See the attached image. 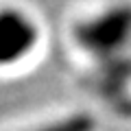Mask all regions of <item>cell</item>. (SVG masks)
Segmentation results:
<instances>
[{"label": "cell", "instance_id": "obj_1", "mask_svg": "<svg viewBox=\"0 0 131 131\" xmlns=\"http://www.w3.org/2000/svg\"><path fill=\"white\" fill-rule=\"evenodd\" d=\"M39 44V26L22 7H0V70L24 63Z\"/></svg>", "mask_w": 131, "mask_h": 131}]
</instances>
